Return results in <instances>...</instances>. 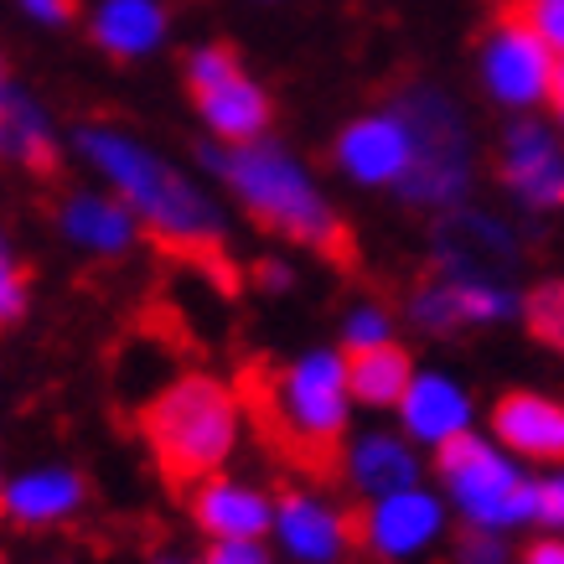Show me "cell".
Masks as SVG:
<instances>
[{"label": "cell", "instance_id": "obj_1", "mask_svg": "<svg viewBox=\"0 0 564 564\" xmlns=\"http://www.w3.org/2000/svg\"><path fill=\"white\" fill-rule=\"evenodd\" d=\"M73 161L94 182L124 197V207L140 218L145 239L182 249V254H213L228 239V197L203 172H187L176 155L135 135L130 124L84 120L73 124Z\"/></svg>", "mask_w": 564, "mask_h": 564}, {"label": "cell", "instance_id": "obj_2", "mask_svg": "<svg viewBox=\"0 0 564 564\" xmlns=\"http://www.w3.org/2000/svg\"><path fill=\"white\" fill-rule=\"evenodd\" d=\"M197 172L274 239L295 243V249H316V254L343 249V213L332 203V192L322 187V176L311 172V161L285 140L264 135L243 140V145L203 140Z\"/></svg>", "mask_w": 564, "mask_h": 564}, {"label": "cell", "instance_id": "obj_3", "mask_svg": "<svg viewBox=\"0 0 564 564\" xmlns=\"http://www.w3.org/2000/svg\"><path fill=\"white\" fill-rule=\"evenodd\" d=\"M140 435L151 445L155 466L172 481L218 477L243 445V399L234 383L213 373H182L151 393L140 410Z\"/></svg>", "mask_w": 564, "mask_h": 564}, {"label": "cell", "instance_id": "obj_4", "mask_svg": "<svg viewBox=\"0 0 564 564\" xmlns=\"http://www.w3.org/2000/svg\"><path fill=\"white\" fill-rule=\"evenodd\" d=\"M259 410H264L270 435L291 456H301L311 466L332 462L343 451V441L352 435V414H358L352 358L343 347H306V352H295L291 362H280L264 378Z\"/></svg>", "mask_w": 564, "mask_h": 564}, {"label": "cell", "instance_id": "obj_5", "mask_svg": "<svg viewBox=\"0 0 564 564\" xmlns=\"http://www.w3.org/2000/svg\"><path fill=\"white\" fill-rule=\"evenodd\" d=\"M393 104L404 109V120L414 130V172L404 176V187L393 197L425 218L466 207L481 176L477 130H471L466 104L430 78H410L404 88H393Z\"/></svg>", "mask_w": 564, "mask_h": 564}, {"label": "cell", "instance_id": "obj_6", "mask_svg": "<svg viewBox=\"0 0 564 564\" xmlns=\"http://www.w3.org/2000/svg\"><path fill=\"white\" fill-rule=\"evenodd\" d=\"M430 471L462 529L508 533V539L518 529H539V477L497 435L471 430L456 445L435 451Z\"/></svg>", "mask_w": 564, "mask_h": 564}, {"label": "cell", "instance_id": "obj_7", "mask_svg": "<svg viewBox=\"0 0 564 564\" xmlns=\"http://www.w3.org/2000/svg\"><path fill=\"white\" fill-rule=\"evenodd\" d=\"M554 73H560V52L549 47L518 11H502L477 36V52H471L477 94L508 120L513 115H544L549 94H554Z\"/></svg>", "mask_w": 564, "mask_h": 564}, {"label": "cell", "instance_id": "obj_8", "mask_svg": "<svg viewBox=\"0 0 564 564\" xmlns=\"http://www.w3.org/2000/svg\"><path fill=\"white\" fill-rule=\"evenodd\" d=\"M523 285L518 274H445L430 270L404 295V322L420 337H456V332H497L523 322Z\"/></svg>", "mask_w": 564, "mask_h": 564}, {"label": "cell", "instance_id": "obj_9", "mask_svg": "<svg viewBox=\"0 0 564 564\" xmlns=\"http://www.w3.org/2000/svg\"><path fill=\"white\" fill-rule=\"evenodd\" d=\"M492 176L518 213L529 218L564 213V130L549 115H513L497 130Z\"/></svg>", "mask_w": 564, "mask_h": 564}, {"label": "cell", "instance_id": "obj_10", "mask_svg": "<svg viewBox=\"0 0 564 564\" xmlns=\"http://www.w3.org/2000/svg\"><path fill=\"white\" fill-rule=\"evenodd\" d=\"M332 172L358 192H399L414 172V130L399 104L358 109L332 135Z\"/></svg>", "mask_w": 564, "mask_h": 564}, {"label": "cell", "instance_id": "obj_11", "mask_svg": "<svg viewBox=\"0 0 564 564\" xmlns=\"http://www.w3.org/2000/svg\"><path fill=\"white\" fill-rule=\"evenodd\" d=\"M451 523H456V513H451V502H445L441 487L414 481L404 492L362 502L358 544L368 549L378 564H414L451 539Z\"/></svg>", "mask_w": 564, "mask_h": 564}, {"label": "cell", "instance_id": "obj_12", "mask_svg": "<svg viewBox=\"0 0 564 564\" xmlns=\"http://www.w3.org/2000/svg\"><path fill=\"white\" fill-rule=\"evenodd\" d=\"M270 544L285 564H347L358 544V513H347L322 487H291L274 497V529Z\"/></svg>", "mask_w": 564, "mask_h": 564}, {"label": "cell", "instance_id": "obj_13", "mask_svg": "<svg viewBox=\"0 0 564 564\" xmlns=\"http://www.w3.org/2000/svg\"><path fill=\"white\" fill-rule=\"evenodd\" d=\"M430 259L445 274H518L523 264V234L513 218L492 207H451L430 228Z\"/></svg>", "mask_w": 564, "mask_h": 564}, {"label": "cell", "instance_id": "obj_14", "mask_svg": "<svg viewBox=\"0 0 564 564\" xmlns=\"http://www.w3.org/2000/svg\"><path fill=\"white\" fill-rule=\"evenodd\" d=\"M52 228H57V239L68 243L73 254L99 259V264L130 259L140 249V239H145L140 218L104 182H84V187L63 192L57 207H52Z\"/></svg>", "mask_w": 564, "mask_h": 564}, {"label": "cell", "instance_id": "obj_15", "mask_svg": "<svg viewBox=\"0 0 564 564\" xmlns=\"http://www.w3.org/2000/svg\"><path fill=\"white\" fill-rule=\"evenodd\" d=\"M393 420L420 451L435 456V451H445V445H456L462 435L477 430V393L445 368H414Z\"/></svg>", "mask_w": 564, "mask_h": 564}, {"label": "cell", "instance_id": "obj_16", "mask_svg": "<svg viewBox=\"0 0 564 564\" xmlns=\"http://www.w3.org/2000/svg\"><path fill=\"white\" fill-rule=\"evenodd\" d=\"M337 471H343V487L358 502H373V497L404 492L414 481H425V451L393 425H373V430H352L337 451Z\"/></svg>", "mask_w": 564, "mask_h": 564}, {"label": "cell", "instance_id": "obj_17", "mask_svg": "<svg viewBox=\"0 0 564 564\" xmlns=\"http://www.w3.org/2000/svg\"><path fill=\"white\" fill-rule=\"evenodd\" d=\"M88 508V481L84 471H73L63 462H42L26 471L0 477V518L11 529L42 533V529H63Z\"/></svg>", "mask_w": 564, "mask_h": 564}, {"label": "cell", "instance_id": "obj_18", "mask_svg": "<svg viewBox=\"0 0 564 564\" xmlns=\"http://www.w3.org/2000/svg\"><path fill=\"white\" fill-rule=\"evenodd\" d=\"M84 32L109 63H151L172 47L176 11L172 0H94L84 11Z\"/></svg>", "mask_w": 564, "mask_h": 564}, {"label": "cell", "instance_id": "obj_19", "mask_svg": "<svg viewBox=\"0 0 564 564\" xmlns=\"http://www.w3.org/2000/svg\"><path fill=\"white\" fill-rule=\"evenodd\" d=\"M487 435H497L533 471H554L564 466V399L544 389H508L487 414Z\"/></svg>", "mask_w": 564, "mask_h": 564}, {"label": "cell", "instance_id": "obj_20", "mask_svg": "<svg viewBox=\"0 0 564 564\" xmlns=\"http://www.w3.org/2000/svg\"><path fill=\"white\" fill-rule=\"evenodd\" d=\"M187 518L192 529L203 533L207 544H223V539H270L274 529V497L249 477H203L192 481L187 497Z\"/></svg>", "mask_w": 564, "mask_h": 564}, {"label": "cell", "instance_id": "obj_21", "mask_svg": "<svg viewBox=\"0 0 564 564\" xmlns=\"http://www.w3.org/2000/svg\"><path fill=\"white\" fill-rule=\"evenodd\" d=\"M192 115L207 130V140L243 145V140H264L274 130V94L249 68H239L218 78L213 88H197L192 94Z\"/></svg>", "mask_w": 564, "mask_h": 564}, {"label": "cell", "instance_id": "obj_22", "mask_svg": "<svg viewBox=\"0 0 564 564\" xmlns=\"http://www.w3.org/2000/svg\"><path fill=\"white\" fill-rule=\"evenodd\" d=\"M63 155V130L32 88H0V161L17 172H52Z\"/></svg>", "mask_w": 564, "mask_h": 564}, {"label": "cell", "instance_id": "obj_23", "mask_svg": "<svg viewBox=\"0 0 564 564\" xmlns=\"http://www.w3.org/2000/svg\"><path fill=\"white\" fill-rule=\"evenodd\" d=\"M410 378H414V358L399 343L378 347V352H358L352 358V399H358V410L393 414L404 389H410Z\"/></svg>", "mask_w": 564, "mask_h": 564}, {"label": "cell", "instance_id": "obj_24", "mask_svg": "<svg viewBox=\"0 0 564 564\" xmlns=\"http://www.w3.org/2000/svg\"><path fill=\"white\" fill-rule=\"evenodd\" d=\"M393 343H399V316H393L383 301H373V295L352 301V306L343 311V322H337V347H343L347 358L378 352V347H393Z\"/></svg>", "mask_w": 564, "mask_h": 564}, {"label": "cell", "instance_id": "obj_25", "mask_svg": "<svg viewBox=\"0 0 564 564\" xmlns=\"http://www.w3.org/2000/svg\"><path fill=\"white\" fill-rule=\"evenodd\" d=\"M523 326L533 332V343L564 352V274H549L523 295Z\"/></svg>", "mask_w": 564, "mask_h": 564}, {"label": "cell", "instance_id": "obj_26", "mask_svg": "<svg viewBox=\"0 0 564 564\" xmlns=\"http://www.w3.org/2000/svg\"><path fill=\"white\" fill-rule=\"evenodd\" d=\"M26 311H32V274H26V264H21L11 234L0 228V332L17 326Z\"/></svg>", "mask_w": 564, "mask_h": 564}, {"label": "cell", "instance_id": "obj_27", "mask_svg": "<svg viewBox=\"0 0 564 564\" xmlns=\"http://www.w3.org/2000/svg\"><path fill=\"white\" fill-rule=\"evenodd\" d=\"M239 52L228 47V42H197V47L182 52V84H187V94H197V88H213L218 78H228V73H239Z\"/></svg>", "mask_w": 564, "mask_h": 564}, {"label": "cell", "instance_id": "obj_28", "mask_svg": "<svg viewBox=\"0 0 564 564\" xmlns=\"http://www.w3.org/2000/svg\"><path fill=\"white\" fill-rule=\"evenodd\" d=\"M451 564H518L508 533H487V529H462L451 539Z\"/></svg>", "mask_w": 564, "mask_h": 564}, {"label": "cell", "instance_id": "obj_29", "mask_svg": "<svg viewBox=\"0 0 564 564\" xmlns=\"http://www.w3.org/2000/svg\"><path fill=\"white\" fill-rule=\"evenodd\" d=\"M513 11L564 57V0H518Z\"/></svg>", "mask_w": 564, "mask_h": 564}, {"label": "cell", "instance_id": "obj_30", "mask_svg": "<svg viewBox=\"0 0 564 564\" xmlns=\"http://www.w3.org/2000/svg\"><path fill=\"white\" fill-rule=\"evenodd\" d=\"M11 6L32 21L36 32H68L73 21H78V11H84L78 0H11Z\"/></svg>", "mask_w": 564, "mask_h": 564}, {"label": "cell", "instance_id": "obj_31", "mask_svg": "<svg viewBox=\"0 0 564 564\" xmlns=\"http://www.w3.org/2000/svg\"><path fill=\"white\" fill-rule=\"evenodd\" d=\"M539 529L564 533V466L539 477Z\"/></svg>", "mask_w": 564, "mask_h": 564}, {"label": "cell", "instance_id": "obj_32", "mask_svg": "<svg viewBox=\"0 0 564 564\" xmlns=\"http://www.w3.org/2000/svg\"><path fill=\"white\" fill-rule=\"evenodd\" d=\"M518 564H564V533H539L523 544Z\"/></svg>", "mask_w": 564, "mask_h": 564}, {"label": "cell", "instance_id": "obj_33", "mask_svg": "<svg viewBox=\"0 0 564 564\" xmlns=\"http://www.w3.org/2000/svg\"><path fill=\"white\" fill-rule=\"evenodd\" d=\"M259 285H264V291H291L295 285V270L291 264H285V259H259Z\"/></svg>", "mask_w": 564, "mask_h": 564}, {"label": "cell", "instance_id": "obj_34", "mask_svg": "<svg viewBox=\"0 0 564 564\" xmlns=\"http://www.w3.org/2000/svg\"><path fill=\"white\" fill-rule=\"evenodd\" d=\"M544 115L564 130V57H560V73H554V94H549V109H544Z\"/></svg>", "mask_w": 564, "mask_h": 564}, {"label": "cell", "instance_id": "obj_35", "mask_svg": "<svg viewBox=\"0 0 564 564\" xmlns=\"http://www.w3.org/2000/svg\"><path fill=\"white\" fill-rule=\"evenodd\" d=\"M151 564H213L207 554H182V549H166V554H155Z\"/></svg>", "mask_w": 564, "mask_h": 564}, {"label": "cell", "instance_id": "obj_36", "mask_svg": "<svg viewBox=\"0 0 564 564\" xmlns=\"http://www.w3.org/2000/svg\"><path fill=\"white\" fill-rule=\"evenodd\" d=\"M11 84V73H6V52H0V88Z\"/></svg>", "mask_w": 564, "mask_h": 564}, {"label": "cell", "instance_id": "obj_37", "mask_svg": "<svg viewBox=\"0 0 564 564\" xmlns=\"http://www.w3.org/2000/svg\"><path fill=\"white\" fill-rule=\"evenodd\" d=\"M254 6H270V0H254Z\"/></svg>", "mask_w": 564, "mask_h": 564}]
</instances>
